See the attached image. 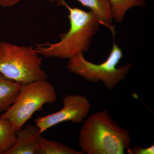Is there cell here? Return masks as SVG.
I'll return each instance as SVG.
<instances>
[{"label":"cell","mask_w":154,"mask_h":154,"mask_svg":"<svg viewBox=\"0 0 154 154\" xmlns=\"http://www.w3.org/2000/svg\"><path fill=\"white\" fill-rule=\"evenodd\" d=\"M131 143L129 131L119 126L106 110L88 116L79 134V146L88 154H124Z\"/></svg>","instance_id":"1"},{"label":"cell","mask_w":154,"mask_h":154,"mask_svg":"<svg viewBox=\"0 0 154 154\" xmlns=\"http://www.w3.org/2000/svg\"><path fill=\"white\" fill-rule=\"evenodd\" d=\"M58 3L66 7L69 11L70 28L68 32L60 35L61 40L57 43L38 45L37 52L46 57L69 59L80 53L90 49L92 39L99 30V19L96 14L78 8H71L64 0Z\"/></svg>","instance_id":"2"},{"label":"cell","mask_w":154,"mask_h":154,"mask_svg":"<svg viewBox=\"0 0 154 154\" xmlns=\"http://www.w3.org/2000/svg\"><path fill=\"white\" fill-rule=\"evenodd\" d=\"M38 54L32 46L0 42V73L20 84L47 79Z\"/></svg>","instance_id":"3"},{"label":"cell","mask_w":154,"mask_h":154,"mask_svg":"<svg viewBox=\"0 0 154 154\" xmlns=\"http://www.w3.org/2000/svg\"><path fill=\"white\" fill-rule=\"evenodd\" d=\"M123 57L122 51L115 42L108 57L104 62L96 64L87 60L80 53L69 59L67 69L92 82H102L105 87L112 91L126 77L131 64L117 68Z\"/></svg>","instance_id":"4"},{"label":"cell","mask_w":154,"mask_h":154,"mask_svg":"<svg viewBox=\"0 0 154 154\" xmlns=\"http://www.w3.org/2000/svg\"><path fill=\"white\" fill-rule=\"evenodd\" d=\"M57 100L55 89L46 80L21 84L16 102L0 116L12 122L16 130L22 128L25 123L45 104H52Z\"/></svg>","instance_id":"5"},{"label":"cell","mask_w":154,"mask_h":154,"mask_svg":"<svg viewBox=\"0 0 154 154\" xmlns=\"http://www.w3.org/2000/svg\"><path fill=\"white\" fill-rule=\"evenodd\" d=\"M63 107L58 112L34 119L35 126L39 128L40 134L61 122H83L87 118L91 107L89 100L82 95H67L63 99Z\"/></svg>","instance_id":"6"},{"label":"cell","mask_w":154,"mask_h":154,"mask_svg":"<svg viewBox=\"0 0 154 154\" xmlns=\"http://www.w3.org/2000/svg\"><path fill=\"white\" fill-rule=\"evenodd\" d=\"M40 134L39 128L31 125L18 130L16 142L6 154H36Z\"/></svg>","instance_id":"7"},{"label":"cell","mask_w":154,"mask_h":154,"mask_svg":"<svg viewBox=\"0 0 154 154\" xmlns=\"http://www.w3.org/2000/svg\"><path fill=\"white\" fill-rule=\"evenodd\" d=\"M82 5L89 8L96 14L100 24L110 29L113 36H115V27L112 25L111 6L109 0H77Z\"/></svg>","instance_id":"8"},{"label":"cell","mask_w":154,"mask_h":154,"mask_svg":"<svg viewBox=\"0 0 154 154\" xmlns=\"http://www.w3.org/2000/svg\"><path fill=\"white\" fill-rule=\"evenodd\" d=\"M21 84L0 73V113L5 112L16 102Z\"/></svg>","instance_id":"9"},{"label":"cell","mask_w":154,"mask_h":154,"mask_svg":"<svg viewBox=\"0 0 154 154\" xmlns=\"http://www.w3.org/2000/svg\"><path fill=\"white\" fill-rule=\"evenodd\" d=\"M83 151L79 152L68 146L57 141L48 140L41 134L38 138V146L36 154H82Z\"/></svg>","instance_id":"10"},{"label":"cell","mask_w":154,"mask_h":154,"mask_svg":"<svg viewBox=\"0 0 154 154\" xmlns=\"http://www.w3.org/2000/svg\"><path fill=\"white\" fill-rule=\"evenodd\" d=\"M17 131L7 119H0V154H6L16 142Z\"/></svg>","instance_id":"11"},{"label":"cell","mask_w":154,"mask_h":154,"mask_svg":"<svg viewBox=\"0 0 154 154\" xmlns=\"http://www.w3.org/2000/svg\"><path fill=\"white\" fill-rule=\"evenodd\" d=\"M111 6V14L116 22L121 23L127 11L134 6L145 5V0H109Z\"/></svg>","instance_id":"12"},{"label":"cell","mask_w":154,"mask_h":154,"mask_svg":"<svg viewBox=\"0 0 154 154\" xmlns=\"http://www.w3.org/2000/svg\"><path fill=\"white\" fill-rule=\"evenodd\" d=\"M126 151L128 154H153L154 146L153 145L146 148L140 146L134 147L131 149L129 148Z\"/></svg>","instance_id":"13"},{"label":"cell","mask_w":154,"mask_h":154,"mask_svg":"<svg viewBox=\"0 0 154 154\" xmlns=\"http://www.w3.org/2000/svg\"><path fill=\"white\" fill-rule=\"evenodd\" d=\"M22 0H0V6L2 7H10L14 5Z\"/></svg>","instance_id":"14"}]
</instances>
